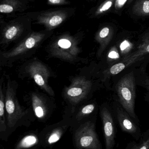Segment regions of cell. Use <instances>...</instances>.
<instances>
[{
  "instance_id": "21",
  "label": "cell",
  "mask_w": 149,
  "mask_h": 149,
  "mask_svg": "<svg viewBox=\"0 0 149 149\" xmlns=\"http://www.w3.org/2000/svg\"><path fill=\"white\" fill-rule=\"evenodd\" d=\"M126 65L122 62L117 63L116 64L113 65L111 68H109L107 71L108 74L111 75H115L120 73L126 69Z\"/></svg>"
},
{
  "instance_id": "29",
  "label": "cell",
  "mask_w": 149,
  "mask_h": 149,
  "mask_svg": "<svg viewBox=\"0 0 149 149\" xmlns=\"http://www.w3.org/2000/svg\"><path fill=\"white\" fill-rule=\"evenodd\" d=\"M133 1H134V0H128V2L129 3H131V2Z\"/></svg>"
},
{
  "instance_id": "19",
  "label": "cell",
  "mask_w": 149,
  "mask_h": 149,
  "mask_svg": "<svg viewBox=\"0 0 149 149\" xmlns=\"http://www.w3.org/2000/svg\"><path fill=\"white\" fill-rule=\"evenodd\" d=\"M115 0H106L102 3L96 9L94 15L95 16H98L102 14H105L110 9L115 3Z\"/></svg>"
},
{
  "instance_id": "18",
  "label": "cell",
  "mask_w": 149,
  "mask_h": 149,
  "mask_svg": "<svg viewBox=\"0 0 149 149\" xmlns=\"http://www.w3.org/2000/svg\"><path fill=\"white\" fill-rule=\"evenodd\" d=\"M37 141L36 137L34 135H29L24 137L18 143L17 149H23L30 148Z\"/></svg>"
},
{
  "instance_id": "2",
  "label": "cell",
  "mask_w": 149,
  "mask_h": 149,
  "mask_svg": "<svg viewBox=\"0 0 149 149\" xmlns=\"http://www.w3.org/2000/svg\"><path fill=\"white\" fill-rule=\"evenodd\" d=\"M48 50L52 56L73 63L78 61L81 50L77 37L69 34L57 37L50 44Z\"/></svg>"
},
{
  "instance_id": "5",
  "label": "cell",
  "mask_w": 149,
  "mask_h": 149,
  "mask_svg": "<svg viewBox=\"0 0 149 149\" xmlns=\"http://www.w3.org/2000/svg\"><path fill=\"white\" fill-rule=\"evenodd\" d=\"M92 82L84 76H78L73 79L70 86L64 90V96L67 102L74 107L87 97L92 89Z\"/></svg>"
},
{
  "instance_id": "25",
  "label": "cell",
  "mask_w": 149,
  "mask_h": 149,
  "mask_svg": "<svg viewBox=\"0 0 149 149\" xmlns=\"http://www.w3.org/2000/svg\"><path fill=\"white\" fill-rule=\"evenodd\" d=\"M48 3L52 5H64L68 3L67 0H47Z\"/></svg>"
},
{
  "instance_id": "13",
  "label": "cell",
  "mask_w": 149,
  "mask_h": 149,
  "mask_svg": "<svg viewBox=\"0 0 149 149\" xmlns=\"http://www.w3.org/2000/svg\"><path fill=\"white\" fill-rule=\"evenodd\" d=\"M113 29L112 27H103L97 32L95 36V39L99 44L98 49L97 56L100 57L105 51L109 43L112 40L113 36Z\"/></svg>"
},
{
  "instance_id": "1",
  "label": "cell",
  "mask_w": 149,
  "mask_h": 149,
  "mask_svg": "<svg viewBox=\"0 0 149 149\" xmlns=\"http://www.w3.org/2000/svg\"><path fill=\"white\" fill-rule=\"evenodd\" d=\"M45 36L46 34L43 32L30 33L11 49L1 52V65H10L15 61L25 57L28 54H31L42 43Z\"/></svg>"
},
{
  "instance_id": "4",
  "label": "cell",
  "mask_w": 149,
  "mask_h": 149,
  "mask_svg": "<svg viewBox=\"0 0 149 149\" xmlns=\"http://www.w3.org/2000/svg\"><path fill=\"white\" fill-rule=\"evenodd\" d=\"M135 79L134 72H130L123 76L116 86L119 102L127 113L134 119L136 118L135 112Z\"/></svg>"
},
{
  "instance_id": "12",
  "label": "cell",
  "mask_w": 149,
  "mask_h": 149,
  "mask_svg": "<svg viewBox=\"0 0 149 149\" xmlns=\"http://www.w3.org/2000/svg\"><path fill=\"white\" fill-rule=\"evenodd\" d=\"M40 94L32 93L31 95V106L35 114L39 119H44L49 113V106L47 100Z\"/></svg>"
},
{
  "instance_id": "6",
  "label": "cell",
  "mask_w": 149,
  "mask_h": 149,
  "mask_svg": "<svg viewBox=\"0 0 149 149\" xmlns=\"http://www.w3.org/2000/svg\"><path fill=\"white\" fill-rule=\"evenodd\" d=\"M24 71L41 89L50 96H54V91L49 83L51 73L44 63L39 60H32L25 65Z\"/></svg>"
},
{
  "instance_id": "14",
  "label": "cell",
  "mask_w": 149,
  "mask_h": 149,
  "mask_svg": "<svg viewBox=\"0 0 149 149\" xmlns=\"http://www.w3.org/2000/svg\"><path fill=\"white\" fill-rule=\"evenodd\" d=\"M117 111V118L122 129L125 132L130 134L136 133L137 127L129 117H128L123 110L119 108Z\"/></svg>"
},
{
  "instance_id": "22",
  "label": "cell",
  "mask_w": 149,
  "mask_h": 149,
  "mask_svg": "<svg viewBox=\"0 0 149 149\" xmlns=\"http://www.w3.org/2000/svg\"><path fill=\"white\" fill-rule=\"evenodd\" d=\"M120 57L117 49L115 47H113L109 52L108 55V59L110 61H116L119 59Z\"/></svg>"
},
{
  "instance_id": "30",
  "label": "cell",
  "mask_w": 149,
  "mask_h": 149,
  "mask_svg": "<svg viewBox=\"0 0 149 149\" xmlns=\"http://www.w3.org/2000/svg\"></svg>"
},
{
  "instance_id": "26",
  "label": "cell",
  "mask_w": 149,
  "mask_h": 149,
  "mask_svg": "<svg viewBox=\"0 0 149 149\" xmlns=\"http://www.w3.org/2000/svg\"><path fill=\"white\" fill-rule=\"evenodd\" d=\"M131 45V44L130 42H129L127 40H125L121 44L120 48L122 51L126 52H127L126 50H127V49H127V46H130Z\"/></svg>"
},
{
  "instance_id": "16",
  "label": "cell",
  "mask_w": 149,
  "mask_h": 149,
  "mask_svg": "<svg viewBox=\"0 0 149 149\" xmlns=\"http://www.w3.org/2000/svg\"><path fill=\"white\" fill-rule=\"evenodd\" d=\"M132 11L139 16L149 15V0H139L133 6Z\"/></svg>"
},
{
  "instance_id": "3",
  "label": "cell",
  "mask_w": 149,
  "mask_h": 149,
  "mask_svg": "<svg viewBox=\"0 0 149 149\" xmlns=\"http://www.w3.org/2000/svg\"><path fill=\"white\" fill-rule=\"evenodd\" d=\"M16 86L14 81L8 79L4 93L7 129L9 130L17 127L29 113L28 110L20 105L17 98Z\"/></svg>"
},
{
  "instance_id": "27",
  "label": "cell",
  "mask_w": 149,
  "mask_h": 149,
  "mask_svg": "<svg viewBox=\"0 0 149 149\" xmlns=\"http://www.w3.org/2000/svg\"><path fill=\"white\" fill-rule=\"evenodd\" d=\"M149 138L144 143H143L139 149H149Z\"/></svg>"
},
{
  "instance_id": "28",
  "label": "cell",
  "mask_w": 149,
  "mask_h": 149,
  "mask_svg": "<svg viewBox=\"0 0 149 149\" xmlns=\"http://www.w3.org/2000/svg\"><path fill=\"white\" fill-rule=\"evenodd\" d=\"M144 85H145V87H146L147 90H148V92L149 95V79H146V80L145 81Z\"/></svg>"
},
{
  "instance_id": "20",
  "label": "cell",
  "mask_w": 149,
  "mask_h": 149,
  "mask_svg": "<svg viewBox=\"0 0 149 149\" xmlns=\"http://www.w3.org/2000/svg\"><path fill=\"white\" fill-rule=\"evenodd\" d=\"M95 109V105L94 104H89L86 105L80 110L77 115V118L79 120L88 115L92 113Z\"/></svg>"
},
{
  "instance_id": "10",
  "label": "cell",
  "mask_w": 149,
  "mask_h": 149,
  "mask_svg": "<svg viewBox=\"0 0 149 149\" xmlns=\"http://www.w3.org/2000/svg\"><path fill=\"white\" fill-rule=\"evenodd\" d=\"M24 31V26L18 23H13L4 27L2 31L0 39L1 48H6L10 44L18 40Z\"/></svg>"
},
{
  "instance_id": "15",
  "label": "cell",
  "mask_w": 149,
  "mask_h": 149,
  "mask_svg": "<svg viewBox=\"0 0 149 149\" xmlns=\"http://www.w3.org/2000/svg\"><path fill=\"white\" fill-rule=\"evenodd\" d=\"M2 80H1L0 86V132H5L7 125L5 120V94L2 88Z\"/></svg>"
},
{
  "instance_id": "23",
  "label": "cell",
  "mask_w": 149,
  "mask_h": 149,
  "mask_svg": "<svg viewBox=\"0 0 149 149\" xmlns=\"http://www.w3.org/2000/svg\"><path fill=\"white\" fill-rule=\"evenodd\" d=\"M61 133L59 130H56V131L52 133L48 138V142L50 144L57 142L60 139Z\"/></svg>"
},
{
  "instance_id": "11",
  "label": "cell",
  "mask_w": 149,
  "mask_h": 149,
  "mask_svg": "<svg viewBox=\"0 0 149 149\" xmlns=\"http://www.w3.org/2000/svg\"><path fill=\"white\" fill-rule=\"evenodd\" d=\"M149 54V33H148L143 37L135 50L125 57L121 62L124 63L127 68Z\"/></svg>"
},
{
  "instance_id": "9",
  "label": "cell",
  "mask_w": 149,
  "mask_h": 149,
  "mask_svg": "<svg viewBox=\"0 0 149 149\" xmlns=\"http://www.w3.org/2000/svg\"><path fill=\"white\" fill-rule=\"evenodd\" d=\"M101 115L103 123L106 149H113L115 144L114 123L113 117L106 107L101 109Z\"/></svg>"
},
{
  "instance_id": "17",
  "label": "cell",
  "mask_w": 149,
  "mask_h": 149,
  "mask_svg": "<svg viewBox=\"0 0 149 149\" xmlns=\"http://www.w3.org/2000/svg\"><path fill=\"white\" fill-rule=\"evenodd\" d=\"M20 4L18 0H2L0 5V12L3 14L11 13L15 10Z\"/></svg>"
},
{
  "instance_id": "7",
  "label": "cell",
  "mask_w": 149,
  "mask_h": 149,
  "mask_svg": "<svg viewBox=\"0 0 149 149\" xmlns=\"http://www.w3.org/2000/svg\"><path fill=\"white\" fill-rule=\"evenodd\" d=\"M74 139L75 145L78 149H101L95 125L91 121L80 125L75 132Z\"/></svg>"
},
{
  "instance_id": "8",
  "label": "cell",
  "mask_w": 149,
  "mask_h": 149,
  "mask_svg": "<svg viewBox=\"0 0 149 149\" xmlns=\"http://www.w3.org/2000/svg\"><path fill=\"white\" fill-rule=\"evenodd\" d=\"M68 17L65 10H58L48 11L38 16L37 23L44 25L47 31L54 29L62 24Z\"/></svg>"
},
{
  "instance_id": "24",
  "label": "cell",
  "mask_w": 149,
  "mask_h": 149,
  "mask_svg": "<svg viewBox=\"0 0 149 149\" xmlns=\"http://www.w3.org/2000/svg\"><path fill=\"white\" fill-rule=\"evenodd\" d=\"M128 0H115L114 3V7L116 10H119L126 4Z\"/></svg>"
}]
</instances>
